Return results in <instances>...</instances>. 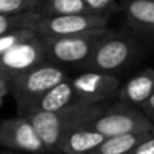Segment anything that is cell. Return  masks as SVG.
Instances as JSON below:
<instances>
[{
    "label": "cell",
    "mask_w": 154,
    "mask_h": 154,
    "mask_svg": "<svg viewBox=\"0 0 154 154\" xmlns=\"http://www.w3.org/2000/svg\"><path fill=\"white\" fill-rule=\"evenodd\" d=\"M103 103H72L56 111H32L24 115L32 123L48 153H57L61 139L72 128L87 125L104 108Z\"/></svg>",
    "instance_id": "1"
},
{
    "label": "cell",
    "mask_w": 154,
    "mask_h": 154,
    "mask_svg": "<svg viewBox=\"0 0 154 154\" xmlns=\"http://www.w3.org/2000/svg\"><path fill=\"white\" fill-rule=\"evenodd\" d=\"M65 77H68L66 73L60 65L45 60L11 80V95L16 101L19 115L29 114L38 99Z\"/></svg>",
    "instance_id": "2"
},
{
    "label": "cell",
    "mask_w": 154,
    "mask_h": 154,
    "mask_svg": "<svg viewBox=\"0 0 154 154\" xmlns=\"http://www.w3.org/2000/svg\"><path fill=\"white\" fill-rule=\"evenodd\" d=\"M108 31L107 27H97L72 35L41 37L45 46V57L57 65L70 64L80 66Z\"/></svg>",
    "instance_id": "3"
},
{
    "label": "cell",
    "mask_w": 154,
    "mask_h": 154,
    "mask_svg": "<svg viewBox=\"0 0 154 154\" xmlns=\"http://www.w3.org/2000/svg\"><path fill=\"white\" fill-rule=\"evenodd\" d=\"M137 51L138 45L133 38L109 30L80 68L85 70L115 73L127 66L135 58Z\"/></svg>",
    "instance_id": "4"
},
{
    "label": "cell",
    "mask_w": 154,
    "mask_h": 154,
    "mask_svg": "<svg viewBox=\"0 0 154 154\" xmlns=\"http://www.w3.org/2000/svg\"><path fill=\"white\" fill-rule=\"evenodd\" d=\"M87 126L95 128L104 137L128 131L154 130V123L143 114L141 108L123 101H119L111 107H104L100 114L87 123Z\"/></svg>",
    "instance_id": "5"
},
{
    "label": "cell",
    "mask_w": 154,
    "mask_h": 154,
    "mask_svg": "<svg viewBox=\"0 0 154 154\" xmlns=\"http://www.w3.org/2000/svg\"><path fill=\"white\" fill-rule=\"evenodd\" d=\"M109 19H111L109 14L95 12V11L41 16L34 24V31L39 37L72 35L91 29L107 27Z\"/></svg>",
    "instance_id": "6"
},
{
    "label": "cell",
    "mask_w": 154,
    "mask_h": 154,
    "mask_svg": "<svg viewBox=\"0 0 154 154\" xmlns=\"http://www.w3.org/2000/svg\"><path fill=\"white\" fill-rule=\"evenodd\" d=\"M45 60L43 41L39 35H34L0 53V76L11 81Z\"/></svg>",
    "instance_id": "7"
},
{
    "label": "cell",
    "mask_w": 154,
    "mask_h": 154,
    "mask_svg": "<svg viewBox=\"0 0 154 154\" xmlns=\"http://www.w3.org/2000/svg\"><path fill=\"white\" fill-rule=\"evenodd\" d=\"M72 85L76 103L99 104L116 96L120 80L114 73L85 70L72 79Z\"/></svg>",
    "instance_id": "8"
},
{
    "label": "cell",
    "mask_w": 154,
    "mask_h": 154,
    "mask_svg": "<svg viewBox=\"0 0 154 154\" xmlns=\"http://www.w3.org/2000/svg\"><path fill=\"white\" fill-rule=\"evenodd\" d=\"M0 146L27 153H48L32 123L24 115L0 120Z\"/></svg>",
    "instance_id": "9"
},
{
    "label": "cell",
    "mask_w": 154,
    "mask_h": 154,
    "mask_svg": "<svg viewBox=\"0 0 154 154\" xmlns=\"http://www.w3.org/2000/svg\"><path fill=\"white\" fill-rule=\"evenodd\" d=\"M106 139L103 134L87 125L72 128L61 139L57 153L61 154H87L92 153Z\"/></svg>",
    "instance_id": "10"
},
{
    "label": "cell",
    "mask_w": 154,
    "mask_h": 154,
    "mask_svg": "<svg viewBox=\"0 0 154 154\" xmlns=\"http://www.w3.org/2000/svg\"><path fill=\"white\" fill-rule=\"evenodd\" d=\"M154 93V69L146 68L138 75L131 77L128 81L120 85L116 92L119 101L128 103L131 106L141 107Z\"/></svg>",
    "instance_id": "11"
},
{
    "label": "cell",
    "mask_w": 154,
    "mask_h": 154,
    "mask_svg": "<svg viewBox=\"0 0 154 154\" xmlns=\"http://www.w3.org/2000/svg\"><path fill=\"white\" fill-rule=\"evenodd\" d=\"M123 12L131 30L154 38V0H127Z\"/></svg>",
    "instance_id": "12"
},
{
    "label": "cell",
    "mask_w": 154,
    "mask_h": 154,
    "mask_svg": "<svg viewBox=\"0 0 154 154\" xmlns=\"http://www.w3.org/2000/svg\"><path fill=\"white\" fill-rule=\"evenodd\" d=\"M75 101V92H73L72 79L65 77L60 82L48 89L35 103L32 111H56L65 106H69ZM29 112V114H30Z\"/></svg>",
    "instance_id": "13"
},
{
    "label": "cell",
    "mask_w": 154,
    "mask_h": 154,
    "mask_svg": "<svg viewBox=\"0 0 154 154\" xmlns=\"http://www.w3.org/2000/svg\"><path fill=\"white\" fill-rule=\"evenodd\" d=\"M154 130H138L106 137L103 142L91 154H126L138 146Z\"/></svg>",
    "instance_id": "14"
},
{
    "label": "cell",
    "mask_w": 154,
    "mask_h": 154,
    "mask_svg": "<svg viewBox=\"0 0 154 154\" xmlns=\"http://www.w3.org/2000/svg\"><path fill=\"white\" fill-rule=\"evenodd\" d=\"M38 12L41 16L64 15L91 11L82 0H39Z\"/></svg>",
    "instance_id": "15"
},
{
    "label": "cell",
    "mask_w": 154,
    "mask_h": 154,
    "mask_svg": "<svg viewBox=\"0 0 154 154\" xmlns=\"http://www.w3.org/2000/svg\"><path fill=\"white\" fill-rule=\"evenodd\" d=\"M41 18L37 10L27 12L14 14V15H2L0 14V34L15 29H34V24Z\"/></svg>",
    "instance_id": "16"
},
{
    "label": "cell",
    "mask_w": 154,
    "mask_h": 154,
    "mask_svg": "<svg viewBox=\"0 0 154 154\" xmlns=\"http://www.w3.org/2000/svg\"><path fill=\"white\" fill-rule=\"evenodd\" d=\"M37 35L34 29H15L0 34V53L12 48L16 43H20L29 38Z\"/></svg>",
    "instance_id": "17"
},
{
    "label": "cell",
    "mask_w": 154,
    "mask_h": 154,
    "mask_svg": "<svg viewBox=\"0 0 154 154\" xmlns=\"http://www.w3.org/2000/svg\"><path fill=\"white\" fill-rule=\"evenodd\" d=\"M39 0H0V14L14 15V14L27 12L38 10Z\"/></svg>",
    "instance_id": "18"
},
{
    "label": "cell",
    "mask_w": 154,
    "mask_h": 154,
    "mask_svg": "<svg viewBox=\"0 0 154 154\" xmlns=\"http://www.w3.org/2000/svg\"><path fill=\"white\" fill-rule=\"evenodd\" d=\"M91 11L101 14H112L123 11L127 0H82Z\"/></svg>",
    "instance_id": "19"
},
{
    "label": "cell",
    "mask_w": 154,
    "mask_h": 154,
    "mask_svg": "<svg viewBox=\"0 0 154 154\" xmlns=\"http://www.w3.org/2000/svg\"><path fill=\"white\" fill-rule=\"evenodd\" d=\"M130 154H154V131L134 147Z\"/></svg>",
    "instance_id": "20"
},
{
    "label": "cell",
    "mask_w": 154,
    "mask_h": 154,
    "mask_svg": "<svg viewBox=\"0 0 154 154\" xmlns=\"http://www.w3.org/2000/svg\"><path fill=\"white\" fill-rule=\"evenodd\" d=\"M139 108H141L142 111H143V114L154 123V93L147 99L146 101H145V103L141 104Z\"/></svg>",
    "instance_id": "21"
},
{
    "label": "cell",
    "mask_w": 154,
    "mask_h": 154,
    "mask_svg": "<svg viewBox=\"0 0 154 154\" xmlns=\"http://www.w3.org/2000/svg\"><path fill=\"white\" fill-rule=\"evenodd\" d=\"M7 95H11V82L10 80L0 76V99L5 97Z\"/></svg>",
    "instance_id": "22"
}]
</instances>
